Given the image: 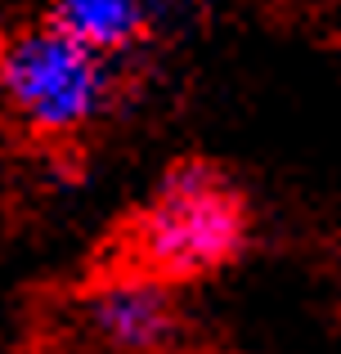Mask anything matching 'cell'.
<instances>
[{
	"label": "cell",
	"mask_w": 341,
	"mask_h": 354,
	"mask_svg": "<svg viewBox=\"0 0 341 354\" xmlns=\"http://www.w3.org/2000/svg\"><path fill=\"white\" fill-rule=\"evenodd\" d=\"M252 242L247 193L211 162H175L122 234V265L171 287L229 269Z\"/></svg>",
	"instance_id": "obj_1"
},
{
	"label": "cell",
	"mask_w": 341,
	"mask_h": 354,
	"mask_svg": "<svg viewBox=\"0 0 341 354\" xmlns=\"http://www.w3.org/2000/svg\"><path fill=\"white\" fill-rule=\"evenodd\" d=\"M117 99V63L41 18L0 41V108L45 144L86 135Z\"/></svg>",
	"instance_id": "obj_2"
},
{
	"label": "cell",
	"mask_w": 341,
	"mask_h": 354,
	"mask_svg": "<svg viewBox=\"0 0 341 354\" xmlns=\"http://www.w3.org/2000/svg\"><path fill=\"white\" fill-rule=\"evenodd\" d=\"M77 328L99 354H175L189 337L180 287L117 265L77 296Z\"/></svg>",
	"instance_id": "obj_3"
},
{
	"label": "cell",
	"mask_w": 341,
	"mask_h": 354,
	"mask_svg": "<svg viewBox=\"0 0 341 354\" xmlns=\"http://www.w3.org/2000/svg\"><path fill=\"white\" fill-rule=\"evenodd\" d=\"M45 23L72 36L77 45L95 50L99 59L122 63L149 41L158 9L153 0H50L45 5Z\"/></svg>",
	"instance_id": "obj_4"
}]
</instances>
